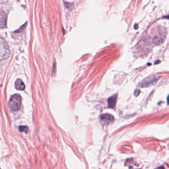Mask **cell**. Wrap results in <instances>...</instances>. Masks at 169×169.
Segmentation results:
<instances>
[{
  "mask_svg": "<svg viewBox=\"0 0 169 169\" xmlns=\"http://www.w3.org/2000/svg\"><path fill=\"white\" fill-rule=\"evenodd\" d=\"M15 88L17 89V90H21V91L25 90V87L23 81H22V79H19V78L15 81Z\"/></svg>",
  "mask_w": 169,
  "mask_h": 169,
  "instance_id": "52a82bcc",
  "label": "cell"
},
{
  "mask_svg": "<svg viewBox=\"0 0 169 169\" xmlns=\"http://www.w3.org/2000/svg\"><path fill=\"white\" fill-rule=\"evenodd\" d=\"M7 25V15L4 11H0V28H6Z\"/></svg>",
  "mask_w": 169,
  "mask_h": 169,
  "instance_id": "8992f818",
  "label": "cell"
},
{
  "mask_svg": "<svg viewBox=\"0 0 169 169\" xmlns=\"http://www.w3.org/2000/svg\"><path fill=\"white\" fill-rule=\"evenodd\" d=\"M160 77V76L158 77V76H155V75L148 76L146 78H145L141 82L139 86L141 87L144 88V87H149V86H154L157 83V81H158Z\"/></svg>",
  "mask_w": 169,
  "mask_h": 169,
  "instance_id": "3957f363",
  "label": "cell"
},
{
  "mask_svg": "<svg viewBox=\"0 0 169 169\" xmlns=\"http://www.w3.org/2000/svg\"><path fill=\"white\" fill-rule=\"evenodd\" d=\"M118 95H113L108 99V106L110 108L114 109L116 106L117 101Z\"/></svg>",
  "mask_w": 169,
  "mask_h": 169,
  "instance_id": "5b68a950",
  "label": "cell"
},
{
  "mask_svg": "<svg viewBox=\"0 0 169 169\" xmlns=\"http://www.w3.org/2000/svg\"><path fill=\"white\" fill-rule=\"evenodd\" d=\"M100 120L104 125H108L114 122V118L109 114H104L100 116Z\"/></svg>",
  "mask_w": 169,
  "mask_h": 169,
  "instance_id": "277c9868",
  "label": "cell"
},
{
  "mask_svg": "<svg viewBox=\"0 0 169 169\" xmlns=\"http://www.w3.org/2000/svg\"><path fill=\"white\" fill-rule=\"evenodd\" d=\"M22 97L19 94H15L11 96L9 101V106L12 111H17L20 109L22 103Z\"/></svg>",
  "mask_w": 169,
  "mask_h": 169,
  "instance_id": "6da1fadb",
  "label": "cell"
},
{
  "mask_svg": "<svg viewBox=\"0 0 169 169\" xmlns=\"http://www.w3.org/2000/svg\"><path fill=\"white\" fill-rule=\"evenodd\" d=\"M140 90L139 89H136L134 91V95L135 96H139V94H140Z\"/></svg>",
  "mask_w": 169,
  "mask_h": 169,
  "instance_id": "8fae6325",
  "label": "cell"
},
{
  "mask_svg": "<svg viewBox=\"0 0 169 169\" xmlns=\"http://www.w3.org/2000/svg\"><path fill=\"white\" fill-rule=\"evenodd\" d=\"M10 54L11 51L8 43L4 38L0 36V60L8 59Z\"/></svg>",
  "mask_w": 169,
  "mask_h": 169,
  "instance_id": "7a4b0ae2",
  "label": "cell"
},
{
  "mask_svg": "<svg viewBox=\"0 0 169 169\" xmlns=\"http://www.w3.org/2000/svg\"><path fill=\"white\" fill-rule=\"evenodd\" d=\"M165 35H163L162 34L157 35L154 37L153 38V42L156 45L160 44L163 43L164 40Z\"/></svg>",
  "mask_w": 169,
  "mask_h": 169,
  "instance_id": "ba28073f",
  "label": "cell"
},
{
  "mask_svg": "<svg viewBox=\"0 0 169 169\" xmlns=\"http://www.w3.org/2000/svg\"><path fill=\"white\" fill-rule=\"evenodd\" d=\"M0 169H1V168H0Z\"/></svg>",
  "mask_w": 169,
  "mask_h": 169,
  "instance_id": "4fadbf2b",
  "label": "cell"
},
{
  "mask_svg": "<svg viewBox=\"0 0 169 169\" xmlns=\"http://www.w3.org/2000/svg\"><path fill=\"white\" fill-rule=\"evenodd\" d=\"M56 62H55V61H54L53 66V70H52V75L53 74V73H55V72H56Z\"/></svg>",
  "mask_w": 169,
  "mask_h": 169,
  "instance_id": "30bf717a",
  "label": "cell"
},
{
  "mask_svg": "<svg viewBox=\"0 0 169 169\" xmlns=\"http://www.w3.org/2000/svg\"><path fill=\"white\" fill-rule=\"evenodd\" d=\"M157 169H165V168L163 166H160L157 168Z\"/></svg>",
  "mask_w": 169,
  "mask_h": 169,
  "instance_id": "7c38bea8",
  "label": "cell"
},
{
  "mask_svg": "<svg viewBox=\"0 0 169 169\" xmlns=\"http://www.w3.org/2000/svg\"><path fill=\"white\" fill-rule=\"evenodd\" d=\"M18 130L20 132H25L27 133L28 131V128L27 126H20L18 127Z\"/></svg>",
  "mask_w": 169,
  "mask_h": 169,
  "instance_id": "9c48e42d",
  "label": "cell"
}]
</instances>
